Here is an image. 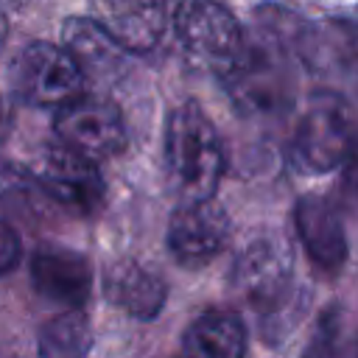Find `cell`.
<instances>
[{
  "mask_svg": "<svg viewBox=\"0 0 358 358\" xmlns=\"http://www.w3.org/2000/svg\"><path fill=\"white\" fill-rule=\"evenodd\" d=\"M243 115H277L291 103L285 67L266 48H243L241 59L221 76Z\"/></svg>",
  "mask_w": 358,
  "mask_h": 358,
  "instance_id": "obj_8",
  "label": "cell"
},
{
  "mask_svg": "<svg viewBox=\"0 0 358 358\" xmlns=\"http://www.w3.org/2000/svg\"><path fill=\"white\" fill-rule=\"evenodd\" d=\"M0 120H3V106H0Z\"/></svg>",
  "mask_w": 358,
  "mask_h": 358,
  "instance_id": "obj_20",
  "label": "cell"
},
{
  "mask_svg": "<svg viewBox=\"0 0 358 358\" xmlns=\"http://www.w3.org/2000/svg\"><path fill=\"white\" fill-rule=\"evenodd\" d=\"M165 173L179 201L213 199L224 176V145L196 101L179 103L165 129Z\"/></svg>",
  "mask_w": 358,
  "mask_h": 358,
  "instance_id": "obj_1",
  "label": "cell"
},
{
  "mask_svg": "<svg viewBox=\"0 0 358 358\" xmlns=\"http://www.w3.org/2000/svg\"><path fill=\"white\" fill-rule=\"evenodd\" d=\"M17 260H20V238L6 221H0V274L11 271Z\"/></svg>",
  "mask_w": 358,
  "mask_h": 358,
  "instance_id": "obj_17",
  "label": "cell"
},
{
  "mask_svg": "<svg viewBox=\"0 0 358 358\" xmlns=\"http://www.w3.org/2000/svg\"><path fill=\"white\" fill-rule=\"evenodd\" d=\"M352 148V109L338 92H313L296 123L291 154L308 173L338 168Z\"/></svg>",
  "mask_w": 358,
  "mask_h": 358,
  "instance_id": "obj_2",
  "label": "cell"
},
{
  "mask_svg": "<svg viewBox=\"0 0 358 358\" xmlns=\"http://www.w3.org/2000/svg\"><path fill=\"white\" fill-rule=\"evenodd\" d=\"M246 350V327L227 308L204 310L182 336V352L196 358H238Z\"/></svg>",
  "mask_w": 358,
  "mask_h": 358,
  "instance_id": "obj_15",
  "label": "cell"
},
{
  "mask_svg": "<svg viewBox=\"0 0 358 358\" xmlns=\"http://www.w3.org/2000/svg\"><path fill=\"white\" fill-rule=\"evenodd\" d=\"M173 31L190 62L224 76L243 53L241 22L215 0H185L173 11Z\"/></svg>",
  "mask_w": 358,
  "mask_h": 358,
  "instance_id": "obj_3",
  "label": "cell"
},
{
  "mask_svg": "<svg viewBox=\"0 0 358 358\" xmlns=\"http://www.w3.org/2000/svg\"><path fill=\"white\" fill-rule=\"evenodd\" d=\"M232 282L243 299L257 305L263 316L277 319L291 305L294 255L280 235H263L252 241L235 260Z\"/></svg>",
  "mask_w": 358,
  "mask_h": 358,
  "instance_id": "obj_4",
  "label": "cell"
},
{
  "mask_svg": "<svg viewBox=\"0 0 358 358\" xmlns=\"http://www.w3.org/2000/svg\"><path fill=\"white\" fill-rule=\"evenodd\" d=\"M106 296L134 319H154L165 305V280L137 260H117L103 274Z\"/></svg>",
  "mask_w": 358,
  "mask_h": 358,
  "instance_id": "obj_14",
  "label": "cell"
},
{
  "mask_svg": "<svg viewBox=\"0 0 358 358\" xmlns=\"http://www.w3.org/2000/svg\"><path fill=\"white\" fill-rule=\"evenodd\" d=\"M14 90L34 106H62L84 92V73L62 45L34 42L14 62Z\"/></svg>",
  "mask_w": 358,
  "mask_h": 358,
  "instance_id": "obj_6",
  "label": "cell"
},
{
  "mask_svg": "<svg viewBox=\"0 0 358 358\" xmlns=\"http://www.w3.org/2000/svg\"><path fill=\"white\" fill-rule=\"evenodd\" d=\"M31 176L36 179V185L42 187V193L48 199H53L56 204H62L64 210H70L76 215L95 213L106 193L103 176L95 168L92 157H87L64 143L56 148H45L36 157Z\"/></svg>",
  "mask_w": 358,
  "mask_h": 358,
  "instance_id": "obj_5",
  "label": "cell"
},
{
  "mask_svg": "<svg viewBox=\"0 0 358 358\" xmlns=\"http://www.w3.org/2000/svg\"><path fill=\"white\" fill-rule=\"evenodd\" d=\"M98 22L126 50H151L168 28V0H95Z\"/></svg>",
  "mask_w": 358,
  "mask_h": 358,
  "instance_id": "obj_11",
  "label": "cell"
},
{
  "mask_svg": "<svg viewBox=\"0 0 358 358\" xmlns=\"http://www.w3.org/2000/svg\"><path fill=\"white\" fill-rule=\"evenodd\" d=\"M56 134L64 145L87 157H112L126 148V126L112 101L76 95L73 101L56 106Z\"/></svg>",
  "mask_w": 358,
  "mask_h": 358,
  "instance_id": "obj_7",
  "label": "cell"
},
{
  "mask_svg": "<svg viewBox=\"0 0 358 358\" xmlns=\"http://www.w3.org/2000/svg\"><path fill=\"white\" fill-rule=\"evenodd\" d=\"M92 347L90 322L78 308H67L64 313L53 316L39 330V352L48 358H76L87 355Z\"/></svg>",
  "mask_w": 358,
  "mask_h": 358,
  "instance_id": "obj_16",
  "label": "cell"
},
{
  "mask_svg": "<svg viewBox=\"0 0 358 358\" xmlns=\"http://www.w3.org/2000/svg\"><path fill=\"white\" fill-rule=\"evenodd\" d=\"M6 36V17H3V11H0V39Z\"/></svg>",
  "mask_w": 358,
  "mask_h": 358,
  "instance_id": "obj_19",
  "label": "cell"
},
{
  "mask_svg": "<svg viewBox=\"0 0 358 358\" xmlns=\"http://www.w3.org/2000/svg\"><path fill=\"white\" fill-rule=\"evenodd\" d=\"M62 48L73 56L84 78L112 81L126 67V48H120L98 20L70 17L62 28Z\"/></svg>",
  "mask_w": 358,
  "mask_h": 358,
  "instance_id": "obj_13",
  "label": "cell"
},
{
  "mask_svg": "<svg viewBox=\"0 0 358 358\" xmlns=\"http://www.w3.org/2000/svg\"><path fill=\"white\" fill-rule=\"evenodd\" d=\"M229 241V215L213 199L182 201L168 224V249L185 266L213 260Z\"/></svg>",
  "mask_w": 358,
  "mask_h": 358,
  "instance_id": "obj_9",
  "label": "cell"
},
{
  "mask_svg": "<svg viewBox=\"0 0 358 358\" xmlns=\"http://www.w3.org/2000/svg\"><path fill=\"white\" fill-rule=\"evenodd\" d=\"M34 285L42 296L64 305V308H81L90 299L92 271L81 252L48 243L34 255L31 263Z\"/></svg>",
  "mask_w": 358,
  "mask_h": 358,
  "instance_id": "obj_10",
  "label": "cell"
},
{
  "mask_svg": "<svg viewBox=\"0 0 358 358\" xmlns=\"http://www.w3.org/2000/svg\"><path fill=\"white\" fill-rule=\"evenodd\" d=\"M338 333H341V319H338V308L336 310H327L319 322V344L310 347L316 352H333L336 350V341H338Z\"/></svg>",
  "mask_w": 358,
  "mask_h": 358,
  "instance_id": "obj_18",
  "label": "cell"
},
{
  "mask_svg": "<svg viewBox=\"0 0 358 358\" xmlns=\"http://www.w3.org/2000/svg\"><path fill=\"white\" fill-rule=\"evenodd\" d=\"M296 235L305 243L310 260L324 271H338L347 260V235L338 210L319 193H308L294 207Z\"/></svg>",
  "mask_w": 358,
  "mask_h": 358,
  "instance_id": "obj_12",
  "label": "cell"
}]
</instances>
